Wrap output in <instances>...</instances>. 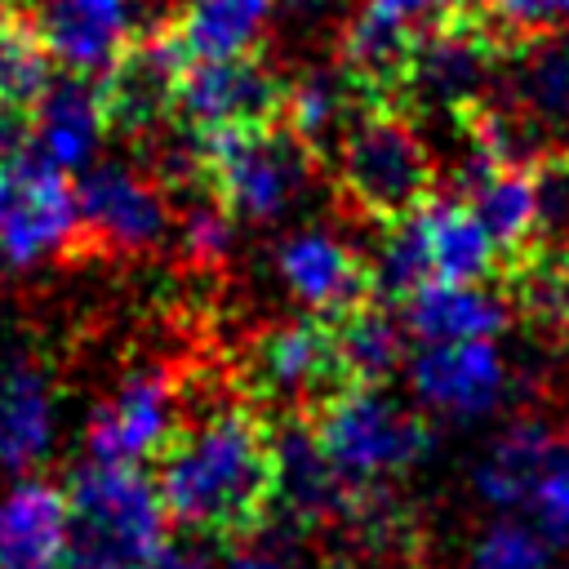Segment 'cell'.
Here are the masks:
<instances>
[{"label":"cell","mask_w":569,"mask_h":569,"mask_svg":"<svg viewBox=\"0 0 569 569\" xmlns=\"http://www.w3.org/2000/svg\"><path fill=\"white\" fill-rule=\"evenodd\" d=\"M151 485L169 525L213 538H249L276 507L280 489L276 427L249 400H231L204 418L178 422L156 453Z\"/></svg>","instance_id":"cell-1"},{"label":"cell","mask_w":569,"mask_h":569,"mask_svg":"<svg viewBox=\"0 0 569 569\" xmlns=\"http://www.w3.org/2000/svg\"><path fill=\"white\" fill-rule=\"evenodd\" d=\"M338 191L365 222H400L436 200V160L400 107H365L333 147Z\"/></svg>","instance_id":"cell-2"},{"label":"cell","mask_w":569,"mask_h":569,"mask_svg":"<svg viewBox=\"0 0 569 569\" xmlns=\"http://www.w3.org/2000/svg\"><path fill=\"white\" fill-rule=\"evenodd\" d=\"M67 520L71 551L111 569H151L169 551V516L156 485L138 467L89 462L71 476Z\"/></svg>","instance_id":"cell-3"},{"label":"cell","mask_w":569,"mask_h":569,"mask_svg":"<svg viewBox=\"0 0 569 569\" xmlns=\"http://www.w3.org/2000/svg\"><path fill=\"white\" fill-rule=\"evenodd\" d=\"M191 156L209 200L227 218L249 222L280 218L302 196L316 164V156L284 129V120L191 138Z\"/></svg>","instance_id":"cell-4"},{"label":"cell","mask_w":569,"mask_h":569,"mask_svg":"<svg viewBox=\"0 0 569 569\" xmlns=\"http://www.w3.org/2000/svg\"><path fill=\"white\" fill-rule=\"evenodd\" d=\"M347 387L356 382L342 365L333 320L325 316H302V320L262 329L244 356L249 405L253 409L271 405L284 413V422L289 418L307 422L325 400H333Z\"/></svg>","instance_id":"cell-5"},{"label":"cell","mask_w":569,"mask_h":569,"mask_svg":"<svg viewBox=\"0 0 569 569\" xmlns=\"http://www.w3.org/2000/svg\"><path fill=\"white\" fill-rule=\"evenodd\" d=\"M307 431L342 480H378L427 453L422 418L382 396V387L338 391L307 418Z\"/></svg>","instance_id":"cell-6"},{"label":"cell","mask_w":569,"mask_h":569,"mask_svg":"<svg viewBox=\"0 0 569 569\" xmlns=\"http://www.w3.org/2000/svg\"><path fill=\"white\" fill-rule=\"evenodd\" d=\"M76 249V187L36 147L0 160V258L36 267Z\"/></svg>","instance_id":"cell-7"},{"label":"cell","mask_w":569,"mask_h":569,"mask_svg":"<svg viewBox=\"0 0 569 569\" xmlns=\"http://www.w3.org/2000/svg\"><path fill=\"white\" fill-rule=\"evenodd\" d=\"M169 231V204L160 182L129 164H93L76 182V249L107 258H138Z\"/></svg>","instance_id":"cell-8"},{"label":"cell","mask_w":569,"mask_h":569,"mask_svg":"<svg viewBox=\"0 0 569 569\" xmlns=\"http://www.w3.org/2000/svg\"><path fill=\"white\" fill-rule=\"evenodd\" d=\"M284 76L262 58H218V62H187L178 93H173V120L191 138L227 133V129H253L280 120L284 107Z\"/></svg>","instance_id":"cell-9"},{"label":"cell","mask_w":569,"mask_h":569,"mask_svg":"<svg viewBox=\"0 0 569 569\" xmlns=\"http://www.w3.org/2000/svg\"><path fill=\"white\" fill-rule=\"evenodd\" d=\"M187 71V53L169 36L164 22L138 31L120 58L93 80L98 107H102V129L124 133V138H147L173 120V93Z\"/></svg>","instance_id":"cell-10"},{"label":"cell","mask_w":569,"mask_h":569,"mask_svg":"<svg viewBox=\"0 0 569 569\" xmlns=\"http://www.w3.org/2000/svg\"><path fill=\"white\" fill-rule=\"evenodd\" d=\"M178 431V387L164 369H138L89 418V458L111 467H138L156 458Z\"/></svg>","instance_id":"cell-11"},{"label":"cell","mask_w":569,"mask_h":569,"mask_svg":"<svg viewBox=\"0 0 569 569\" xmlns=\"http://www.w3.org/2000/svg\"><path fill=\"white\" fill-rule=\"evenodd\" d=\"M280 276L298 302L325 320H342L378 298L373 267L329 231H302L280 244Z\"/></svg>","instance_id":"cell-12"},{"label":"cell","mask_w":569,"mask_h":569,"mask_svg":"<svg viewBox=\"0 0 569 569\" xmlns=\"http://www.w3.org/2000/svg\"><path fill=\"white\" fill-rule=\"evenodd\" d=\"M31 22L44 40V53L80 80H98L138 36L133 0H40Z\"/></svg>","instance_id":"cell-13"},{"label":"cell","mask_w":569,"mask_h":569,"mask_svg":"<svg viewBox=\"0 0 569 569\" xmlns=\"http://www.w3.org/2000/svg\"><path fill=\"white\" fill-rule=\"evenodd\" d=\"M67 493L49 480H18L0 493V569H67Z\"/></svg>","instance_id":"cell-14"},{"label":"cell","mask_w":569,"mask_h":569,"mask_svg":"<svg viewBox=\"0 0 569 569\" xmlns=\"http://www.w3.org/2000/svg\"><path fill=\"white\" fill-rule=\"evenodd\" d=\"M418 36L373 9H356L338 27V71L382 107H400Z\"/></svg>","instance_id":"cell-15"},{"label":"cell","mask_w":569,"mask_h":569,"mask_svg":"<svg viewBox=\"0 0 569 569\" xmlns=\"http://www.w3.org/2000/svg\"><path fill=\"white\" fill-rule=\"evenodd\" d=\"M53 440V382L49 373L13 351L0 360V467L27 471L49 453Z\"/></svg>","instance_id":"cell-16"},{"label":"cell","mask_w":569,"mask_h":569,"mask_svg":"<svg viewBox=\"0 0 569 569\" xmlns=\"http://www.w3.org/2000/svg\"><path fill=\"white\" fill-rule=\"evenodd\" d=\"M462 200L471 204V213L489 231V240L498 249V271L538 249V196H533L529 169L471 164Z\"/></svg>","instance_id":"cell-17"},{"label":"cell","mask_w":569,"mask_h":569,"mask_svg":"<svg viewBox=\"0 0 569 569\" xmlns=\"http://www.w3.org/2000/svg\"><path fill=\"white\" fill-rule=\"evenodd\" d=\"M413 387L440 409L485 413L502 391V360L485 338L427 342V351L413 360Z\"/></svg>","instance_id":"cell-18"},{"label":"cell","mask_w":569,"mask_h":569,"mask_svg":"<svg viewBox=\"0 0 569 569\" xmlns=\"http://www.w3.org/2000/svg\"><path fill=\"white\" fill-rule=\"evenodd\" d=\"M102 107L93 80L67 76L44 89V98L31 107V147L58 164V169H80L98 142H102Z\"/></svg>","instance_id":"cell-19"},{"label":"cell","mask_w":569,"mask_h":569,"mask_svg":"<svg viewBox=\"0 0 569 569\" xmlns=\"http://www.w3.org/2000/svg\"><path fill=\"white\" fill-rule=\"evenodd\" d=\"M267 18L271 0H182V9L164 18V27L187 62H218L258 53Z\"/></svg>","instance_id":"cell-20"},{"label":"cell","mask_w":569,"mask_h":569,"mask_svg":"<svg viewBox=\"0 0 569 569\" xmlns=\"http://www.w3.org/2000/svg\"><path fill=\"white\" fill-rule=\"evenodd\" d=\"M418 227L427 240L431 280L480 284V280L498 276V249L462 196L458 200H431L427 209H418Z\"/></svg>","instance_id":"cell-21"},{"label":"cell","mask_w":569,"mask_h":569,"mask_svg":"<svg viewBox=\"0 0 569 569\" xmlns=\"http://www.w3.org/2000/svg\"><path fill=\"white\" fill-rule=\"evenodd\" d=\"M405 325L422 342H462V338H485L507 325V302L476 289V284H449V280H427L405 298Z\"/></svg>","instance_id":"cell-22"},{"label":"cell","mask_w":569,"mask_h":569,"mask_svg":"<svg viewBox=\"0 0 569 569\" xmlns=\"http://www.w3.org/2000/svg\"><path fill=\"white\" fill-rule=\"evenodd\" d=\"M511 102L525 107L551 138L569 133V40L542 36L511 53Z\"/></svg>","instance_id":"cell-23"},{"label":"cell","mask_w":569,"mask_h":569,"mask_svg":"<svg viewBox=\"0 0 569 569\" xmlns=\"http://www.w3.org/2000/svg\"><path fill=\"white\" fill-rule=\"evenodd\" d=\"M556 462V436L547 427H533V422H520L502 436L498 453L480 467L476 485L480 493L493 502V507H516L533 493L538 476Z\"/></svg>","instance_id":"cell-24"},{"label":"cell","mask_w":569,"mask_h":569,"mask_svg":"<svg viewBox=\"0 0 569 569\" xmlns=\"http://www.w3.org/2000/svg\"><path fill=\"white\" fill-rule=\"evenodd\" d=\"M53 58L44 53V40L27 9L0 13V111H27L44 98L53 84L49 76Z\"/></svg>","instance_id":"cell-25"},{"label":"cell","mask_w":569,"mask_h":569,"mask_svg":"<svg viewBox=\"0 0 569 569\" xmlns=\"http://www.w3.org/2000/svg\"><path fill=\"white\" fill-rule=\"evenodd\" d=\"M333 333H338V351L356 387H382V378H391V369L405 356V338L396 320L373 302L333 320Z\"/></svg>","instance_id":"cell-26"},{"label":"cell","mask_w":569,"mask_h":569,"mask_svg":"<svg viewBox=\"0 0 569 569\" xmlns=\"http://www.w3.org/2000/svg\"><path fill=\"white\" fill-rule=\"evenodd\" d=\"M507 298H516L538 320L556 325L569 338V253H525L520 262L498 271Z\"/></svg>","instance_id":"cell-27"},{"label":"cell","mask_w":569,"mask_h":569,"mask_svg":"<svg viewBox=\"0 0 569 569\" xmlns=\"http://www.w3.org/2000/svg\"><path fill=\"white\" fill-rule=\"evenodd\" d=\"M369 267H373L378 293H387V298H396V302H405L413 289H422V284L431 280V262H427V240H422L418 213L382 227L378 262H369Z\"/></svg>","instance_id":"cell-28"},{"label":"cell","mask_w":569,"mask_h":569,"mask_svg":"<svg viewBox=\"0 0 569 569\" xmlns=\"http://www.w3.org/2000/svg\"><path fill=\"white\" fill-rule=\"evenodd\" d=\"M471 4L507 53L542 36H560V27L569 22V0H471Z\"/></svg>","instance_id":"cell-29"},{"label":"cell","mask_w":569,"mask_h":569,"mask_svg":"<svg viewBox=\"0 0 569 569\" xmlns=\"http://www.w3.org/2000/svg\"><path fill=\"white\" fill-rule=\"evenodd\" d=\"M462 569H556V551L547 547L538 529L502 520V525H489L471 542Z\"/></svg>","instance_id":"cell-30"},{"label":"cell","mask_w":569,"mask_h":569,"mask_svg":"<svg viewBox=\"0 0 569 569\" xmlns=\"http://www.w3.org/2000/svg\"><path fill=\"white\" fill-rule=\"evenodd\" d=\"M533 196H538V249L569 253V147H556L533 169Z\"/></svg>","instance_id":"cell-31"},{"label":"cell","mask_w":569,"mask_h":569,"mask_svg":"<svg viewBox=\"0 0 569 569\" xmlns=\"http://www.w3.org/2000/svg\"><path fill=\"white\" fill-rule=\"evenodd\" d=\"M182 244H187L191 262H222L231 249V218L213 200L191 204L182 218Z\"/></svg>","instance_id":"cell-32"},{"label":"cell","mask_w":569,"mask_h":569,"mask_svg":"<svg viewBox=\"0 0 569 569\" xmlns=\"http://www.w3.org/2000/svg\"><path fill=\"white\" fill-rule=\"evenodd\" d=\"M467 4L471 0H365V9H373V13H382V18L400 22V27H409L413 36L436 31L440 22L458 18Z\"/></svg>","instance_id":"cell-33"},{"label":"cell","mask_w":569,"mask_h":569,"mask_svg":"<svg viewBox=\"0 0 569 569\" xmlns=\"http://www.w3.org/2000/svg\"><path fill=\"white\" fill-rule=\"evenodd\" d=\"M533 507L551 533H569V458L551 462L533 485Z\"/></svg>","instance_id":"cell-34"},{"label":"cell","mask_w":569,"mask_h":569,"mask_svg":"<svg viewBox=\"0 0 569 569\" xmlns=\"http://www.w3.org/2000/svg\"><path fill=\"white\" fill-rule=\"evenodd\" d=\"M218 569H293V565H289L284 551H276V547H267V542H249V538H240V542L222 556Z\"/></svg>","instance_id":"cell-35"},{"label":"cell","mask_w":569,"mask_h":569,"mask_svg":"<svg viewBox=\"0 0 569 569\" xmlns=\"http://www.w3.org/2000/svg\"><path fill=\"white\" fill-rule=\"evenodd\" d=\"M289 22H302V27H311V22H333V18H342L338 13V0H271Z\"/></svg>","instance_id":"cell-36"},{"label":"cell","mask_w":569,"mask_h":569,"mask_svg":"<svg viewBox=\"0 0 569 569\" xmlns=\"http://www.w3.org/2000/svg\"><path fill=\"white\" fill-rule=\"evenodd\" d=\"M151 569H209V565H204L196 551H173V547H169Z\"/></svg>","instance_id":"cell-37"},{"label":"cell","mask_w":569,"mask_h":569,"mask_svg":"<svg viewBox=\"0 0 569 569\" xmlns=\"http://www.w3.org/2000/svg\"><path fill=\"white\" fill-rule=\"evenodd\" d=\"M67 569H111V565H93V560H80V565H67Z\"/></svg>","instance_id":"cell-38"}]
</instances>
